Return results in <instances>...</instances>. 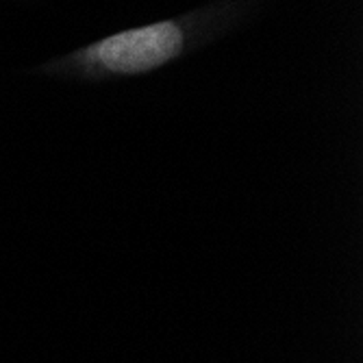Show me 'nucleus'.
Returning <instances> with one entry per match:
<instances>
[{
	"mask_svg": "<svg viewBox=\"0 0 363 363\" xmlns=\"http://www.w3.org/2000/svg\"><path fill=\"white\" fill-rule=\"evenodd\" d=\"M183 50V30L177 22H159L118 33L96 44L94 57L109 72L140 74L168 63Z\"/></svg>",
	"mask_w": 363,
	"mask_h": 363,
	"instance_id": "1",
	"label": "nucleus"
}]
</instances>
